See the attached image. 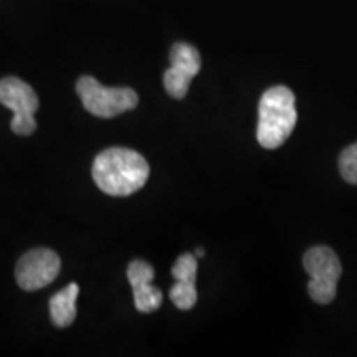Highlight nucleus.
<instances>
[{"instance_id":"1","label":"nucleus","mask_w":357,"mask_h":357,"mask_svg":"<svg viewBox=\"0 0 357 357\" xmlns=\"http://www.w3.org/2000/svg\"><path fill=\"white\" fill-rule=\"evenodd\" d=\"M149 164L139 153L126 147H109L96 155L93 178L105 194L126 197L146 185Z\"/></svg>"},{"instance_id":"2","label":"nucleus","mask_w":357,"mask_h":357,"mask_svg":"<svg viewBox=\"0 0 357 357\" xmlns=\"http://www.w3.org/2000/svg\"><path fill=\"white\" fill-rule=\"evenodd\" d=\"M294 93L287 86H273L261 95L258 106L257 139L265 149H278L291 136L298 121Z\"/></svg>"},{"instance_id":"3","label":"nucleus","mask_w":357,"mask_h":357,"mask_svg":"<svg viewBox=\"0 0 357 357\" xmlns=\"http://www.w3.org/2000/svg\"><path fill=\"white\" fill-rule=\"evenodd\" d=\"M303 265L310 275L307 293L318 305H329L337 293V281L342 275V266L333 248L318 245L307 250L303 257Z\"/></svg>"},{"instance_id":"4","label":"nucleus","mask_w":357,"mask_h":357,"mask_svg":"<svg viewBox=\"0 0 357 357\" xmlns=\"http://www.w3.org/2000/svg\"><path fill=\"white\" fill-rule=\"evenodd\" d=\"M77 93L84 109L98 118H114L131 111L139 102V96L131 88H106L93 77H83L77 83Z\"/></svg>"},{"instance_id":"5","label":"nucleus","mask_w":357,"mask_h":357,"mask_svg":"<svg viewBox=\"0 0 357 357\" xmlns=\"http://www.w3.org/2000/svg\"><path fill=\"white\" fill-rule=\"evenodd\" d=\"M0 102L13 113L10 123L13 132L19 136H30L35 131V113L38 111L40 101L29 83L15 77L3 78L0 82Z\"/></svg>"},{"instance_id":"6","label":"nucleus","mask_w":357,"mask_h":357,"mask_svg":"<svg viewBox=\"0 0 357 357\" xmlns=\"http://www.w3.org/2000/svg\"><path fill=\"white\" fill-rule=\"evenodd\" d=\"M169 60H171V68L164 73V88L169 96L182 100L189 93L190 82L197 77L202 66L200 53L189 43L177 42L172 45Z\"/></svg>"},{"instance_id":"7","label":"nucleus","mask_w":357,"mask_h":357,"mask_svg":"<svg viewBox=\"0 0 357 357\" xmlns=\"http://www.w3.org/2000/svg\"><path fill=\"white\" fill-rule=\"evenodd\" d=\"M61 260L53 250L35 248L20 258L17 265V283L25 291H37L50 284L60 273Z\"/></svg>"},{"instance_id":"8","label":"nucleus","mask_w":357,"mask_h":357,"mask_svg":"<svg viewBox=\"0 0 357 357\" xmlns=\"http://www.w3.org/2000/svg\"><path fill=\"white\" fill-rule=\"evenodd\" d=\"M78 294V284L70 283L68 287L60 289L50 298V318L56 328H68L77 319Z\"/></svg>"},{"instance_id":"9","label":"nucleus","mask_w":357,"mask_h":357,"mask_svg":"<svg viewBox=\"0 0 357 357\" xmlns=\"http://www.w3.org/2000/svg\"><path fill=\"white\" fill-rule=\"evenodd\" d=\"M134 305L139 312H153L162 305V293L153 287V281H142L132 284Z\"/></svg>"},{"instance_id":"10","label":"nucleus","mask_w":357,"mask_h":357,"mask_svg":"<svg viewBox=\"0 0 357 357\" xmlns=\"http://www.w3.org/2000/svg\"><path fill=\"white\" fill-rule=\"evenodd\" d=\"M171 300L178 310H192L197 303V289L195 283H185V281H176L171 289Z\"/></svg>"},{"instance_id":"11","label":"nucleus","mask_w":357,"mask_h":357,"mask_svg":"<svg viewBox=\"0 0 357 357\" xmlns=\"http://www.w3.org/2000/svg\"><path fill=\"white\" fill-rule=\"evenodd\" d=\"M172 276L176 281H185V283H195L197 278V258L190 253H184L177 258L176 265L172 266Z\"/></svg>"},{"instance_id":"12","label":"nucleus","mask_w":357,"mask_h":357,"mask_svg":"<svg viewBox=\"0 0 357 357\" xmlns=\"http://www.w3.org/2000/svg\"><path fill=\"white\" fill-rule=\"evenodd\" d=\"M339 172L346 182L357 185V142L346 147L339 155Z\"/></svg>"},{"instance_id":"13","label":"nucleus","mask_w":357,"mask_h":357,"mask_svg":"<svg viewBox=\"0 0 357 357\" xmlns=\"http://www.w3.org/2000/svg\"><path fill=\"white\" fill-rule=\"evenodd\" d=\"M204 250L202 248H197V250H195V257H199V258H202L204 257Z\"/></svg>"}]
</instances>
